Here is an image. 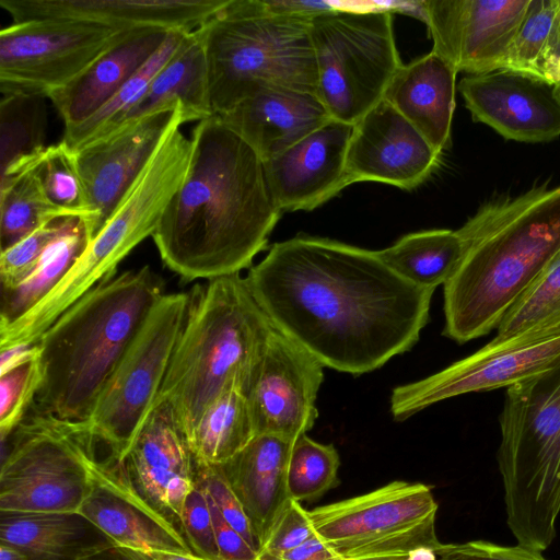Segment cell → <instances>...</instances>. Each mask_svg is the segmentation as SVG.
<instances>
[{
    "mask_svg": "<svg viewBox=\"0 0 560 560\" xmlns=\"http://www.w3.org/2000/svg\"><path fill=\"white\" fill-rule=\"evenodd\" d=\"M40 383L39 357L0 375V434L2 442L28 412Z\"/></svg>",
    "mask_w": 560,
    "mask_h": 560,
    "instance_id": "cell-39",
    "label": "cell"
},
{
    "mask_svg": "<svg viewBox=\"0 0 560 560\" xmlns=\"http://www.w3.org/2000/svg\"><path fill=\"white\" fill-rule=\"evenodd\" d=\"M436 513L430 486L402 480L308 511L315 534L340 560H405L418 547L436 549Z\"/></svg>",
    "mask_w": 560,
    "mask_h": 560,
    "instance_id": "cell-10",
    "label": "cell"
},
{
    "mask_svg": "<svg viewBox=\"0 0 560 560\" xmlns=\"http://www.w3.org/2000/svg\"><path fill=\"white\" fill-rule=\"evenodd\" d=\"M182 528L195 556L206 560H219L208 494L197 477L196 485L184 503Z\"/></svg>",
    "mask_w": 560,
    "mask_h": 560,
    "instance_id": "cell-41",
    "label": "cell"
},
{
    "mask_svg": "<svg viewBox=\"0 0 560 560\" xmlns=\"http://www.w3.org/2000/svg\"><path fill=\"white\" fill-rule=\"evenodd\" d=\"M228 0H0L13 22L72 20L109 28L191 32Z\"/></svg>",
    "mask_w": 560,
    "mask_h": 560,
    "instance_id": "cell-22",
    "label": "cell"
},
{
    "mask_svg": "<svg viewBox=\"0 0 560 560\" xmlns=\"http://www.w3.org/2000/svg\"><path fill=\"white\" fill-rule=\"evenodd\" d=\"M208 499L219 560L258 559V552L225 521L209 495Z\"/></svg>",
    "mask_w": 560,
    "mask_h": 560,
    "instance_id": "cell-45",
    "label": "cell"
},
{
    "mask_svg": "<svg viewBox=\"0 0 560 560\" xmlns=\"http://www.w3.org/2000/svg\"><path fill=\"white\" fill-rule=\"evenodd\" d=\"M314 535L308 511L304 510L300 502L289 499L273 522L258 551V557L264 560H273Z\"/></svg>",
    "mask_w": 560,
    "mask_h": 560,
    "instance_id": "cell-42",
    "label": "cell"
},
{
    "mask_svg": "<svg viewBox=\"0 0 560 560\" xmlns=\"http://www.w3.org/2000/svg\"><path fill=\"white\" fill-rule=\"evenodd\" d=\"M316 95L332 119L354 125L378 104L402 66L387 9L335 7L311 19Z\"/></svg>",
    "mask_w": 560,
    "mask_h": 560,
    "instance_id": "cell-9",
    "label": "cell"
},
{
    "mask_svg": "<svg viewBox=\"0 0 560 560\" xmlns=\"http://www.w3.org/2000/svg\"><path fill=\"white\" fill-rule=\"evenodd\" d=\"M456 75L457 71L431 50L402 63L384 95L441 154L451 143Z\"/></svg>",
    "mask_w": 560,
    "mask_h": 560,
    "instance_id": "cell-26",
    "label": "cell"
},
{
    "mask_svg": "<svg viewBox=\"0 0 560 560\" xmlns=\"http://www.w3.org/2000/svg\"><path fill=\"white\" fill-rule=\"evenodd\" d=\"M150 560H199L195 555L177 553V552H148L145 553Z\"/></svg>",
    "mask_w": 560,
    "mask_h": 560,
    "instance_id": "cell-49",
    "label": "cell"
},
{
    "mask_svg": "<svg viewBox=\"0 0 560 560\" xmlns=\"http://www.w3.org/2000/svg\"><path fill=\"white\" fill-rule=\"evenodd\" d=\"M69 218H57L1 252V290L13 288L31 272L47 246L65 229Z\"/></svg>",
    "mask_w": 560,
    "mask_h": 560,
    "instance_id": "cell-40",
    "label": "cell"
},
{
    "mask_svg": "<svg viewBox=\"0 0 560 560\" xmlns=\"http://www.w3.org/2000/svg\"><path fill=\"white\" fill-rule=\"evenodd\" d=\"M552 91H553V95H555L556 100L560 104V83H558L555 86H552Z\"/></svg>",
    "mask_w": 560,
    "mask_h": 560,
    "instance_id": "cell-52",
    "label": "cell"
},
{
    "mask_svg": "<svg viewBox=\"0 0 560 560\" xmlns=\"http://www.w3.org/2000/svg\"><path fill=\"white\" fill-rule=\"evenodd\" d=\"M502 69L550 86L560 83V0H532Z\"/></svg>",
    "mask_w": 560,
    "mask_h": 560,
    "instance_id": "cell-32",
    "label": "cell"
},
{
    "mask_svg": "<svg viewBox=\"0 0 560 560\" xmlns=\"http://www.w3.org/2000/svg\"><path fill=\"white\" fill-rule=\"evenodd\" d=\"M312 18L273 13L265 0H228L199 26L213 114H224L262 85L316 94Z\"/></svg>",
    "mask_w": 560,
    "mask_h": 560,
    "instance_id": "cell-6",
    "label": "cell"
},
{
    "mask_svg": "<svg viewBox=\"0 0 560 560\" xmlns=\"http://www.w3.org/2000/svg\"><path fill=\"white\" fill-rule=\"evenodd\" d=\"M0 560H30L21 550L0 542Z\"/></svg>",
    "mask_w": 560,
    "mask_h": 560,
    "instance_id": "cell-51",
    "label": "cell"
},
{
    "mask_svg": "<svg viewBox=\"0 0 560 560\" xmlns=\"http://www.w3.org/2000/svg\"><path fill=\"white\" fill-rule=\"evenodd\" d=\"M186 176L152 235L185 281L240 273L267 247L280 219L262 159L214 115L191 133Z\"/></svg>",
    "mask_w": 560,
    "mask_h": 560,
    "instance_id": "cell-2",
    "label": "cell"
},
{
    "mask_svg": "<svg viewBox=\"0 0 560 560\" xmlns=\"http://www.w3.org/2000/svg\"><path fill=\"white\" fill-rule=\"evenodd\" d=\"M340 458L332 444L318 443L305 434L292 444L287 488L290 499L310 502L338 485Z\"/></svg>",
    "mask_w": 560,
    "mask_h": 560,
    "instance_id": "cell-37",
    "label": "cell"
},
{
    "mask_svg": "<svg viewBox=\"0 0 560 560\" xmlns=\"http://www.w3.org/2000/svg\"><path fill=\"white\" fill-rule=\"evenodd\" d=\"M176 106H182L185 124L214 116L207 58L197 28L186 34L125 121Z\"/></svg>",
    "mask_w": 560,
    "mask_h": 560,
    "instance_id": "cell-27",
    "label": "cell"
},
{
    "mask_svg": "<svg viewBox=\"0 0 560 560\" xmlns=\"http://www.w3.org/2000/svg\"><path fill=\"white\" fill-rule=\"evenodd\" d=\"M185 124L182 106L128 119L73 150L86 190L91 240L101 231L165 136Z\"/></svg>",
    "mask_w": 560,
    "mask_h": 560,
    "instance_id": "cell-15",
    "label": "cell"
},
{
    "mask_svg": "<svg viewBox=\"0 0 560 560\" xmlns=\"http://www.w3.org/2000/svg\"><path fill=\"white\" fill-rule=\"evenodd\" d=\"M377 254L405 280L435 290L457 269L464 256V243L457 230H427L406 234Z\"/></svg>",
    "mask_w": 560,
    "mask_h": 560,
    "instance_id": "cell-30",
    "label": "cell"
},
{
    "mask_svg": "<svg viewBox=\"0 0 560 560\" xmlns=\"http://www.w3.org/2000/svg\"><path fill=\"white\" fill-rule=\"evenodd\" d=\"M40 348L37 342H22L1 349L0 375L38 358Z\"/></svg>",
    "mask_w": 560,
    "mask_h": 560,
    "instance_id": "cell-47",
    "label": "cell"
},
{
    "mask_svg": "<svg viewBox=\"0 0 560 560\" xmlns=\"http://www.w3.org/2000/svg\"><path fill=\"white\" fill-rule=\"evenodd\" d=\"M499 422L506 524L518 545L541 552L560 513V364L506 388Z\"/></svg>",
    "mask_w": 560,
    "mask_h": 560,
    "instance_id": "cell-7",
    "label": "cell"
},
{
    "mask_svg": "<svg viewBox=\"0 0 560 560\" xmlns=\"http://www.w3.org/2000/svg\"><path fill=\"white\" fill-rule=\"evenodd\" d=\"M255 436L247 396L232 387L206 408L188 443L196 465L219 466L238 454Z\"/></svg>",
    "mask_w": 560,
    "mask_h": 560,
    "instance_id": "cell-31",
    "label": "cell"
},
{
    "mask_svg": "<svg viewBox=\"0 0 560 560\" xmlns=\"http://www.w3.org/2000/svg\"><path fill=\"white\" fill-rule=\"evenodd\" d=\"M353 125L330 119L264 161L271 197L283 211L314 210L348 186L346 161Z\"/></svg>",
    "mask_w": 560,
    "mask_h": 560,
    "instance_id": "cell-21",
    "label": "cell"
},
{
    "mask_svg": "<svg viewBox=\"0 0 560 560\" xmlns=\"http://www.w3.org/2000/svg\"><path fill=\"white\" fill-rule=\"evenodd\" d=\"M464 256L444 284L443 335L486 336L560 249V185L482 203L457 230Z\"/></svg>",
    "mask_w": 560,
    "mask_h": 560,
    "instance_id": "cell-3",
    "label": "cell"
},
{
    "mask_svg": "<svg viewBox=\"0 0 560 560\" xmlns=\"http://www.w3.org/2000/svg\"><path fill=\"white\" fill-rule=\"evenodd\" d=\"M273 326L240 273L197 284L158 400L171 405L187 440L224 390L246 396L259 373Z\"/></svg>",
    "mask_w": 560,
    "mask_h": 560,
    "instance_id": "cell-5",
    "label": "cell"
},
{
    "mask_svg": "<svg viewBox=\"0 0 560 560\" xmlns=\"http://www.w3.org/2000/svg\"><path fill=\"white\" fill-rule=\"evenodd\" d=\"M92 485L78 514L112 544L140 552L194 555L182 533L135 489L121 460L109 451L92 465Z\"/></svg>",
    "mask_w": 560,
    "mask_h": 560,
    "instance_id": "cell-19",
    "label": "cell"
},
{
    "mask_svg": "<svg viewBox=\"0 0 560 560\" xmlns=\"http://www.w3.org/2000/svg\"><path fill=\"white\" fill-rule=\"evenodd\" d=\"M324 365L277 330L271 331L257 378L247 395L255 434L289 441L311 430Z\"/></svg>",
    "mask_w": 560,
    "mask_h": 560,
    "instance_id": "cell-16",
    "label": "cell"
},
{
    "mask_svg": "<svg viewBox=\"0 0 560 560\" xmlns=\"http://www.w3.org/2000/svg\"><path fill=\"white\" fill-rule=\"evenodd\" d=\"M91 241L85 218L70 217L31 272L11 289L1 290L0 324H8L39 303L63 279Z\"/></svg>",
    "mask_w": 560,
    "mask_h": 560,
    "instance_id": "cell-29",
    "label": "cell"
},
{
    "mask_svg": "<svg viewBox=\"0 0 560 560\" xmlns=\"http://www.w3.org/2000/svg\"><path fill=\"white\" fill-rule=\"evenodd\" d=\"M171 31L136 28L96 59L83 73L49 100L65 129L86 120L107 103L156 52Z\"/></svg>",
    "mask_w": 560,
    "mask_h": 560,
    "instance_id": "cell-25",
    "label": "cell"
},
{
    "mask_svg": "<svg viewBox=\"0 0 560 560\" xmlns=\"http://www.w3.org/2000/svg\"><path fill=\"white\" fill-rule=\"evenodd\" d=\"M435 551L439 560H547L541 552L518 544L501 546L486 540L441 542Z\"/></svg>",
    "mask_w": 560,
    "mask_h": 560,
    "instance_id": "cell-44",
    "label": "cell"
},
{
    "mask_svg": "<svg viewBox=\"0 0 560 560\" xmlns=\"http://www.w3.org/2000/svg\"><path fill=\"white\" fill-rule=\"evenodd\" d=\"M129 31L72 20L13 22L0 31L1 93L49 98Z\"/></svg>",
    "mask_w": 560,
    "mask_h": 560,
    "instance_id": "cell-12",
    "label": "cell"
},
{
    "mask_svg": "<svg viewBox=\"0 0 560 560\" xmlns=\"http://www.w3.org/2000/svg\"><path fill=\"white\" fill-rule=\"evenodd\" d=\"M8 440L0 512L78 513L90 492L101 444L90 422L30 409Z\"/></svg>",
    "mask_w": 560,
    "mask_h": 560,
    "instance_id": "cell-8",
    "label": "cell"
},
{
    "mask_svg": "<svg viewBox=\"0 0 560 560\" xmlns=\"http://www.w3.org/2000/svg\"><path fill=\"white\" fill-rule=\"evenodd\" d=\"M149 267L101 282L69 306L38 338L42 383L31 410L88 420L109 376L164 295Z\"/></svg>",
    "mask_w": 560,
    "mask_h": 560,
    "instance_id": "cell-4",
    "label": "cell"
},
{
    "mask_svg": "<svg viewBox=\"0 0 560 560\" xmlns=\"http://www.w3.org/2000/svg\"><path fill=\"white\" fill-rule=\"evenodd\" d=\"M273 560H340L316 534Z\"/></svg>",
    "mask_w": 560,
    "mask_h": 560,
    "instance_id": "cell-46",
    "label": "cell"
},
{
    "mask_svg": "<svg viewBox=\"0 0 560 560\" xmlns=\"http://www.w3.org/2000/svg\"><path fill=\"white\" fill-rule=\"evenodd\" d=\"M471 118L506 140L549 142L560 137V104L552 86L499 69L458 83Z\"/></svg>",
    "mask_w": 560,
    "mask_h": 560,
    "instance_id": "cell-20",
    "label": "cell"
},
{
    "mask_svg": "<svg viewBox=\"0 0 560 560\" xmlns=\"http://www.w3.org/2000/svg\"><path fill=\"white\" fill-rule=\"evenodd\" d=\"M75 560H150L144 552L136 551L129 548L119 547L109 540L97 544Z\"/></svg>",
    "mask_w": 560,
    "mask_h": 560,
    "instance_id": "cell-48",
    "label": "cell"
},
{
    "mask_svg": "<svg viewBox=\"0 0 560 560\" xmlns=\"http://www.w3.org/2000/svg\"><path fill=\"white\" fill-rule=\"evenodd\" d=\"M532 0L419 2L432 50L466 75L502 69Z\"/></svg>",
    "mask_w": 560,
    "mask_h": 560,
    "instance_id": "cell-14",
    "label": "cell"
},
{
    "mask_svg": "<svg viewBox=\"0 0 560 560\" xmlns=\"http://www.w3.org/2000/svg\"><path fill=\"white\" fill-rule=\"evenodd\" d=\"M293 442L259 434L233 458L219 465L250 522L258 551L290 499L287 474Z\"/></svg>",
    "mask_w": 560,
    "mask_h": 560,
    "instance_id": "cell-24",
    "label": "cell"
},
{
    "mask_svg": "<svg viewBox=\"0 0 560 560\" xmlns=\"http://www.w3.org/2000/svg\"><path fill=\"white\" fill-rule=\"evenodd\" d=\"M560 334V249L497 327L492 340Z\"/></svg>",
    "mask_w": 560,
    "mask_h": 560,
    "instance_id": "cell-35",
    "label": "cell"
},
{
    "mask_svg": "<svg viewBox=\"0 0 560 560\" xmlns=\"http://www.w3.org/2000/svg\"><path fill=\"white\" fill-rule=\"evenodd\" d=\"M405 560H439V558L434 548L422 546L412 549Z\"/></svg>",
    "mask_w": 560,
    "mask_h": 560,
    "instance_id": "cell-50",
    "label": "cell"
},
{
    "mask_svg": "<svg viewBox=\"0 0 560 560\" xmlns=\"http://www.w3.org/2000/svg\"><path fill=\"white\" fill-rule=\"evenodd\" d=\"M442 154L386 100L353 125L346 161L348 186L378 182L411 190L441 165Z\"/></svg>",
    "mask_w": 560,
    "mask_h": 560,
    "instance_id": "cell-17",
    "label": "cell"
},
{
    "mask_svg": "<svg viewBox=\"0 0 560 560\" xmlns=\"http://www.w3.org/2000/svg\"><path fill=\"white\" fill-rule=\"evenodd\" d=\"M245 279L277 330L352 375L416 345L434 292L394 272L377 250L308 235L275 243Z\"/></svg>",
    "mask_w": 560,
    "mask_h": 560,
    "instance_id": "cell-1",
    "label": "cell"
},
{
    "mask_svg": "<svg viewBox=\"0 0 560 560\" xmlns=\"http://www.w3.org/2000/svg\"><path fill=\"white\" fill-rule=\"evenodd\" d=\"M38 153L0 174L1 252L44 224L57 218L71 217L47 198L34 165Z\"/></svg>",
    "mask_w": 560,
    "mask_h": 560,
    "instance_id": "cell-33",
    "label": "cell"
},
{
    "mask_svg": "<svg viewBox=\"0 0 560 560\" xmlns=\"http://www.w3.org/2000/svg\"><path fill=\"white\" fill-rule=\"evenodd\" d=\"M45 98L33 95H2L0 174L46 148Z\"/></svg>",
    "mask_w": 560,
    "mask_h": 560,
    "instance_id": "cell-36",
    "label": "cell"
},
{
    "mask_svg": "<svg viewBox=\"0 0 560 560\" xmlns=\"http://www.w3.org/2000/svg\"><path fill=\"white\" fill-rule=\"evenodd\" d=\"M121 462L138 493L184 536L183 508L197 466L168 402L156 401Z\"/></svg>",
    "mask_w": 560,
    "mask_h": 560,
    "instance_id": "cell-18",
    "label": "cell"
},
{
    "mask_svg": "<svg viewBox=\"0 0 560 560\" xmlns=\"http://www.w3.org/2000/svg\"><path fill=\"white\" fill-rule=\"evenodd\" d=\"M199 560H206V559L199 558ZM256 560H264V559H259V558H258V559H256Z\"/></svg>",
    "mask_w": 560,
    "mask_h": 560,
    "instance_id": "cell-53",
    "label": "cell"
},
{
    "mask_svg": "<svg viewBox=\"0 0 560 560\" xmlns=\"http://www.w3.org/2000/svg\"><path fill=\"white\" fill-rule=\"evenodd\" d=\"M189 293H165L154 305L105 384L88 419L119 460L156 405L183 329Z\"/></svg>",
    "mask_w": 560,
    "mask_h": 560,
    "instance_id": "cell-11",
    "label": "cell"
},
{
    "mask_svg": "<svg viewBox=\"0 0 560 560\" xmlns=\"http://www.w3.org/2000/svg\"><path fill=\"white\" fill-rule=\"evenodd\" d=\"M186 31H171L156 52L96 113L65 129L63 140L72 150L112 131L127 118L142 98L154 77L183 43Z\"/></svg>",
    "mask_w": 560,
    "mask_h": 560,
    "instance_id": "cell-34",
    "label": "cell"
},
{
    "mask_svg": "<svg viewBox=\"0 0 560 560\" xmlns=\"http://www.w3.org/2000/svg\"><path fill=\"white\" fill-rule=\"evenodd\" d=\"M219 117L262 161L331 119L315 93L279 85L260 86Z\"/></svg>",
    "mask_w": 560,
    "mask_h": 560,
    "instance_id": "cell-23",
    "label": "cell"
},
{
    "mask_svg": "<svg viewBox=\"0 0 560 560\" xmlns=\"http://www.w3.org/2000/svg\"><path fill=\"white\" fill-rule=\"evenodd\" d=\"M560 364V334L491 340L472 354L423 380L393 389L390 413L404 421L424 408L468 393L509 388Z\"/></svg>",
    "mask_w": 560,
    "mask_h": 560,
    "instance_id": "cell-13",
    "label": "cell"
},
{
    "mask_svg": "<svg viewBox=\"0 0 560 560\" xmlns=\"http://www.w3.org/2000/svg\"><path fill=\"white\" fill-rule=\"evenodd\" d=\"M43 189L67 215L90 220V205L74 151L62 139L47 145L34 160Z\"/></svg>",
    "mask_w": 560,
    "mask_h": 560,
    "instance_id": "cell-38",
    "label": "cell"
},
{
    "mask_svg": "<svg viewBox=\"0 0 560 560\" xmlns=\"http://www.w3.org/2000/svg\"><path fill=\"white\" fill-rule=\"evenodd\" d=\"M197 466L196 477L225 521L258 552L250 522L220 466Z\"/></svg>",
    "mask_w": 560,
    "mask_h": 560,
    "instance_id": "cell-43",
    "label": "cell"
},
{
    "mask_svg": "<svg viewBox=\"0 0 560 560\" xmlns=\"http://www.w3.org/2000/svg\"><path fill=\"white\" fill-rule=\"evenodd\" d=\"M108 539L78 513L0 512V542L30 560H75Z\"/></svg>",
    "mask_w": 560,
    "mask_h": 560,
    "instance_id": "cell-28",
    "label": "cell"
}]
</instances>
